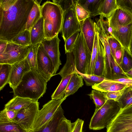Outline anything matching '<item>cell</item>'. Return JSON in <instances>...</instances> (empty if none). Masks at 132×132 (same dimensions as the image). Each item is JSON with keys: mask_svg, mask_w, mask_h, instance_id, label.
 I'll return each mask as SVG.
<instances>
[{"mask_svg": "<svg viewBox=\"0 0 132 132\" xmlns=\"http://www.w3.org/2000/svg\"><path fill=\"white\" fill-rule=\"evenodd\" d=\"M126 88L121 90L104 92V93L107 100H113L117 102Z\"/></svg>", "mask_w": 132, "mask_h": 132, "instance_id": "cell-45", "label": "cell"}, {"mask_svg": "<svg viewBox=\"0 0 132 132\" xmlns=\"http://www.w3.org/2000/svg\"><path fill=\"white\" fill-rule=\"evenodd\" d=\"M19 111L4 108L0 112V123H16V118Z\"/></svg>", "mask_w": 132, "mask_h": 132, "instance_id": "cell-32", "label": "cell"}, {"mask_svg": "<svg viewBox=\"0 0 132 132\" xmlns=\"http://www.w3.org/2000/svg\"><path fill=\"white\" fill-rule=\"evenodd\" d=\"M66 98L52 100L44 105L38 113L31 132L39 129L47 123Z\"/></svg>", "mask_w": 132, "mask_h": 132, "instance_id": "cell-8", "label": "cell"}, {"mask_svg": "<svg viewBox=\"0 0 132 132\" xmlns=\"http://www.w3.org/2000/svg\"><path fill=\"white\" fill-rule=\"evenodd\" d=\"M61 105L51 119L39 129L31 132H56L57 127L62 119L65 117Z\"/></svg>", "mask_w": 132, "mask_h": 132, "instance_id": "cell-18", "label": "cell"}, {"mask_svg": "<svg viewBox=\"0 0 132 132\" xmlns=\"http://www.w3.org/2000/svg\"><path fill=\"white\" fill-rule=\"evenodd\" d=\"M108 19L110 26L114 30L132 23V15L119 7L113 12Z\"/></svg>", "mask_w": 132, "mask_h": 132, "instance_id": "cell-14", "label": "cell"}, {"mask_svg": "<svg viewBox=\"0 0 132 132\" xmlns=\"http://www.w3.org/2000/svg\"><path fill=\"white\" fill-rule=\"evenodd\" d=\"M118 7L132 15V0H116Z\"/></svg>", "mask_w": 132, "mask_h": 132, "instance_id": "cell-44", "label": "cell"}, {"mask_svg": "<svg viewBox=\"0 0 132 132\" xmlns=\"http://www.w3.org/2000/svg\"><path fill=\"white\" fill-rule=\"evenodd\" d=\"M57 35L51 39L45 38L41 42L52 61L54 69V75L61 64L59 44L60 40Z\"/></svg>", "mask_w": 132, "mask_h": 132, "instance_id": "cell-12", "label": "cell"}, {"mask_svg": "<svg viewBox=\"0 0 132 132\" xmlns=\"http://www.w3.org/2000/svg\"><path fill=\"white\" fill-rule=\"evenodd\" d=\"M72 128V123L65 117L60 121L56 132H71Z\"/></svg>", "mask_w": 132, "mask_h": 132, "instance_id": "cell-43", "label": "cell"}, {"mask_svg": "<svg viewBox=\"0 0 132 132\" xmlns=\"http://www.w3.org/2000/svg\"><path fill=\"white\" fill-rule=\"evenodd\" d=\"M129 78H132V69L126 73Z\"/></svg>", "mask_w": 132, "mask_h": 132, "instance_id": "cell-52", "label": "cell"}, {"mask_svg": "<svg viewBox=\"0 0 132 132\" xmlns=\"http://www.w3.org/2000/svg\"><path fill=\"white\" fill-rule=\"evenodd\" d=\"M52 1L59 5L64 12L72 6L74 3L75 0H53Z\"/></svg>", "mask_w": 132, "mask_h": 132, "instance_id": "cell-47", "label": "cell"}, {"mask_svg": "<svg viewBox=\"0 0 132 132\" xmlns=\"http://www.w3.org/2000/svg\"><path fill=\"white\" fill-rule=\"evenodd\" d=\"M107 40L112 54L114 57L116 50L122 46L119 42L113 36L108 38Z\"/></svg>", "mask_w": 132, "mask_h": 132, "instance_id": "cell-46", "label": "cell"}, {"mask_svg": "<svg viewBox=\"0 0 132 132\" xmlns=\"http://www.w3.org/2000/svg\"><path fill=\"white\" fill-rule=\"evenodd\" d=\"M111 80L123 84L132 86V78H123Z\"/></svg>", "mask_w": 132, "mask_h": 132, "instance_id": "cell-50", "label": "cell"}, {"mask_svg": "<svg viewBox=\"0 0 132 132\" xmlns=\"http://www.w3.org/2000/svg\"><path fill=\"white\" fill-rule=\"evenodd\" d=\"M106 128L107 132H132V104L120 109Z\"/></svg>", "mask_w": 132, "mask_h": 132, "instance_id": "cell-5", "label": "cell"}, {"mask_svg": "<svg viewBox=\"0 0 132 132\" xmlns=\"http://www.w3.org/2000/svg\"><path fill=\"white\" fill-rule=\"evenodd\" d=\"M36 71L48 82L54 75V69L51 58L41 43L38 47L37 54Z\"/></svg>", "mask_w": 132, "mask_h": 132, "instance_id": "cell-11", "label": "cell"}, {"mask_svg": "<svg viewBox=\"0 0 132 132\" xmlns=\"http://www.w3.org/2000/svg\"><path fill=\"white\" fill-rule=\"evenodd\" d=\"M122 47L117 49L115 51L114 58L117 63L120 66L123 57Z\"/></svg>", "mask_w": 132, "mask_h": 132, "instance_id": "cell-49", "label": "cell"}, {"mask_svg": "<svg viewBox=\"0 0 132 132\" xmlns=\"http://www.w3.org/2000/svg\"><path fill=\"white\" fill-rule=\"evenodd\" d=\"M122 48L123 57L120 67L126 73L132 69V54L127 49Z\"/></svg>", "mask_w": 132, "mask_h": 132, "instance_id": "cell-37", "label": "cell"}, {"mask_svg": "<svg viewBox=\"0 0 132 132\" xmlns=\"http://www.w3.org/2000/svg\"><path fill=\"white\" fill-rule=\"evenodd\" d=\"M76 73L82 77L87 86H92L95 84H99L104 80L108 79L103 76L82 73L78 71L76 68Z\"/></svg>", "mask_w": 132, "mask_h": 132, "instance_id": "cell-35", "label": "cell"}, {"mask_svg": "<svg viewBox=\"0 0 132 132\" xmlns=\"http://www.w3.org/2000/svg\"><path fill=\"white\" fill-rule=\"evenodd\" d=\"M30 46H23L8 42L4 52L0 55V64L12 65L24 60L27 56Z\"/></svg>", "mask_w": 132, "mask_h": 132, "instance_id": "cell-7", "label": "cell"}, {"mask_svg": "<svg viewBox=\"0 0 132 132\" xmlns=\"http://www.w3.org/2000/svg\"><path fill=\"white\" fill-rule=\"evenodd\" d=\"M81 31V30L77 31L70 36L65 42V54L72 52L77 40Z\"/></svg>", "mask_w": 132, "mask_h": 132, "instance_id": "cell-40", "label": "cell"}, {"mask_svg": "<svg viewBox=\"0 0 132 132\" xmlns=\"http://www.w3.org/2000/svg\"><path fill=\"white\" fill-rule=\"evenodd\" d=\"M75 1L70 8L64 12L61 31L64 42L77 31L81 30L80 22L76 14Z\"/></svg>", "mask_w": 132, "mask_h": 132, "instance_id": "cell-10", "label": "cell"}, {"mask_svg": "<svg viewBox=\"0 0 132 132\" xmlns=\"http://www.w3.org/2000/svg\"><path fill=\"white\" fill-rule=\"evenodd\" d=\"M112 79L115 80L123 78H129L117 63L113 57L112 60Z\"/></svg>", "mask_w": 132, "mask_h": 132, "instance_id": "cell-38", "label": "cell"}, {"mask_svg": "<svg viewBox=\"0 0 132 132\" xmlns=\"http://www.w3.org/2000/svg\"><path fill=\"white\" fill-rule=\"evenodd\" d=\"M75 7L77 17L80 22L90 17V13L80 4L77 0H75Z\"/></svg>", "mask_w": 132, "mask_h": 132, "instance_id": "cell-41", "label": "cell"}, {"mask_svg": "<svg viewBox=\"0 0 132 132\" xmlns=\"http://www.w3.org/2000/svg\"><path fill=\"white\" fill-rule=\"evenodd\" d=\"M33 102H35L31 99L16 96L13 97L6 103L4 108L9 110H20L27 107Z\"/></svg>", "mask_w": 132, "mask_h": 132, "instance_id": "cell-23", "label": "cell"}, {"mask_svg": "<svg viewBox=\"0 0 132 132\" xmlns=\"http://www.w3.org/2000/svg\"><path fill=\"white\" fill-rule=\"evenodd\" d=\"M11 42L23 46L31 45L30 31L26 29L21 32L14 37Z\"/></svg>", "mask_w": 132, "mask_h": 132, "instance_id": "cell-33", "label": "cell"}, {"mask_svg": "<svg viewBox=\"0 0 132 132\" xmlns=\"http://www.w3.org/2000/svg\"><path fill=\"white\" fill-rule=\"evenodd\" d=\"M118 7L116 0H102L99 8L98 14L109 18Z\"/></svg>", "mask_w": 132, "mask_h": 132, "instance_id": "cell-26", "label": "cell"}, {"mask_svg": "<svg viewBox=\"0 0 132 132\" xmlns=\"http://www.w3.org/2000/svg\"><path fill=\"white\" fill-rule=\"evenodd\" d=\"M80 22L81 30L87 44L92 53L96 32L95 22L89 17Z\"/></svg>", "mask_w": 132, "mask_h": 132, "instance_id": "cell-15", "label": "cell"}, {"mask_svg": "<svg viewBox=\"0 0 132 132\" xmlns=\"http://www.w3.org/2000/svg\"><path fill=\"white\" fill-rule=\"evenodd\" d=\"M104 48L98 36L97 52L94 68L93 75L104 77Z\"/></svg>", "mask_w": 132, "mask_h": 132, "instance_id": "cell-21", "label": "cell"}, {"mask_svg": "<svg viewBox=\"0 0 132 132\" xmlns=\"http://www.w3.org/2000/svg\"><path fill=\"white\" fill-rule=\"evenodd\" d=\"M8 42L0 40V55L4 52L7 46Z\"/></svg>", "mask_w": 132, "mask_h": 132, "instance_id": "cell-51", "label": "cell"}, {"mask_svg": "<svg viewBox=\"0 0 132 132\" xmlns=\"http://www.w3.org/2000/svg\"><path fill=\"white\" fill-rule=\"evenodd\" d=\"M34 0H0V40L8 42L26 29Z\"/></svg>", "mask_w": 132, "mask_h": 132, "instance_id": "cell-1", "label": "cell"}, {"mask_svg": "<svg viewBox=\"0 0 132 132\" xmlns=\"http://www.w3.org/2000/svg\"><path fill=\"white\" fill-rule=\"evenodd\" d=\"M130 52L132 54V36L130 45Z\"/></svg>", "mask_w": 132, "mask_h": 132, "instance_id": "cell-53", "label": "cell"}, {"mask_svg": "<svg viewBox=\"0 0 132 132\" xmlns=\"http://www.w3.org/2000/svg\"><path fill=\"white\" fill-rule=\"evenodd\" d=\"M95 25L96 31L99 35L107 39L113 37V30L110 26L108 18L103 15H100Z\"/></svg>", "mask_w": 132, "mask_h": 132, "instance_id": "cell-22", "label": "cell"}, {"mask_svg": "<svg viewBox=\"0 0 132 132\" xmlns=\"http://www.w3.org/2000/svg\"><path fill=\"white\" fill-rule=\"evenodd\" d=\"M73 74L62 78L60 82L51 96L52 100H60L64 98L65 90Z\"/></svg>", "mask_w": 132, "mask_h": 132, "instance_id": "cell-29", "label": "cell"}, {"mask_svg": "<svg viewBox=\"0 0 132 132\" xmlns=\"http://www.w3.org/2000/svg\"><path fill=\"white\" fill-rule=\"evenodd\" d=\"M72 53L77 70L81 73L86 74L90 63L92 53L87 44L81 30Z\"/></svg>", "mask_w": 132, "mask_h": 132, "instance_id": "cell-4", "label": "cell"}, {"mask_svg": "<svg viewBox=\"0 0 132 132\" xmlns=\"http://www.w3.org/2000/svg\"><path fill=\"white\" fill-rule=\"evenodd\" d=\"M47 82L36 71L31 70L24 75L19 84L13 90V97L18 96L38 102L46 92Z\"/></svg>", "mask_w": 132, "mask_h": 132, "instance_id": "cell-2", "label": "cell"}, {"mask_svg": "<svg viewBox=\"0 0 132 132\" xmlns=\"http://www.w3.org/2000/svg\"><path fill=\"white\" fill-rule=\"evenodd\" d=\"M131 88L132 90V86H131Z\"/></svg>", "mask_w": 132, "mask_h": 132, "instance_id": "cell-54", "label": "cell"}, {"mask_svg": "<svg viewBox=\"0 0 132 132\" xmlns=\"http://www.w3.org/2000/svg\"><path fill=\"white\" fill-rule=\"evenodd\" d=\"M42 16L53 26L58 35L61 31L64 12L57 4L47 1L41 6Z\"/></svg>", "mask_w": 132, "mask_h": 132, "instance_id": "cell-6", "label": "cell"}, {"mask_svg": "<svg viewBox=\"0 0 132 132\" xmlns=\"http://www.w3.org/2000/svg\"><path fill=\"white\" fill-rule=\"evenodd\" d=\"M120 109L117 102L112 100H108L102 107L94 112L90 121L89 129L98 130L106 128Z\"/></svg>", "mask_w": 132, "mask_h": 132, "instance_id": "cell-3", "label": "cell"}, {"mask_svg": "<svg viewBox=\"0 0 132 132\" xmlns=\"http://www.w3.org/2000/svg\"><path fill=\"white\" fill-rule=\"evenodd\" d=\"M88 95L91 99L93 100L95 104V112L102 107L108 100L104 92L98 90L93 89Z\"/></svg>", "mask_w": 132, "mask_h": 132, "instance_id": "cell-31", "label": "cell"}, {"mask_svg": "<svg viewBox=\"0 0 132 132\" xmlns=\"http://www.w3.org/2000/svg\"><path fill=\"white\" fill-rule=\"evenodd\" d=\"M102 0H77L90 14V17L99 15L98 10Z\"/></svg>", "mask_w": 132, "mask_h": 132, "instance_id": "cell-28", "label": "cell"}, {"mask_svg": "<svg viewBox=\"0 0 132 132\" xmlns=\"http://www.w3.org/2000/svg\"><path fill=\"white\" fill-rule=\"evenodd\" d=\"M30 46L28 53L26 58L30 66L31 70H37V54L40 44Z\"/></svg>", "mask_w": 132, "mask_h": 132, "instance_id": "cell-36", "label": "cell"}, {"mask_svg": "<svg viewBox=\"0 0 132 132\" xmlns=\"http://www.w3.org/2000/svg\"><path fill=\"white\" fill-rule=\"evenodd\" d=\"M82 120L78 118L73 123H72V128L71 132H83L82 128L84 123Z\"/></svg>", "mask_w": 132, "mask_h": 132, "instance_id": "cell-48", "label": "cell"}, {"mask_svg": "<svg viewBox=\"0 0 132 132\" xmlns=\"http://www.w3.org/2000/svg\"><path fill=\"white\" fill-rule=\"evenodd\" d=\"M98 38V34L96 30L95 39L92 53L90 63L86 74L93 75L94 68L97 52Z\"/></svg>", "mask_w": 132, "mask_h": 132, "instance_id": "cell-39", "label": "cell"}, {"mask_svg": "<svg viewBox=\"0 0 132 132\" xmlns=\"http://www.w3.org/2000/svg\"><path fill=\"white\" fill-rule=\"evenodd\" d=\"M130 86L115 82L111 79H107L99 84H95L92 87L93 89L106 92L121 90Z\"/></svg>", "mask_w": 132, "mask_h": 132, "instance_id": "cell-19", "label": "cell"}, {"mask_svg": "<svg viewBox=\"0 0 132 132\" xmlns=\"http://www.w3.org/2000/svg\"><path fill=\"white\" fill-rule=\"evenodd\" d=\"M39 103L33 102L20 110L17 115L16 124L25 132H31L39 110Z\"/></svg>", "mask_w": 132, "mask_h": 132, "instance_id": "cell-9", "label": "cell"}, {"mask_svg": "<svg viewBox=\"0 0 132 132\" xmlns=\"http://www.w3.org/2000/svg\"><path fill=\"white\" fill-rule=\"evenodd\" d=\"M41 6L37 0L34 3L29 15L26 26V29L30 31L42 16Z\"/></svg>", "mask_w": 132, "mask_h": 132, "instance_id": "cell-25", "label": "cell"}, {"mask_svg": "<svg viewBox=\"0 0 132 132\" xmlns=\"http://www.w3.org/2000/svg\"><path fill=\"white\" fill-rule=\"evenodd\" d=\"M0 132H25L16 123H0Z\"/></svg>", "mask_w": 132, "mask_h": 132, "instance_id": "cell-42", "label": "cell"}, {"mask_svg": "<svg viewBox=\"0 0 132 132\" xmlns=\"http://www.w3.org/2000/svg\"><path fill=\"white\" fill-rule=\"evenodd\" d=\"M120 109H123L132 104V90L131 86L126 88L117 102Z\"/></svg>", "mask_w": 132, "mask_h": 132, "instance_id": "cell-34", "label": "cell"}, {"mask_svg": "<svg viewBox=\"0 0 132 132\" xmlns=\"http://www.w3.org/2000/svg\"><path fill=\"white\" fill-rule=\"evenodd\" d=\"M12 66L11 72L8 84L13 90L20 83L24 75L31 69L26 58L12 65Z\"/></svg>", "mask_w": 132, "mask_h": 132, "instance_id": "cell-13", "label": "cell"}, {"mask_svg": "<svg viewBox=\"0 0 132 132\" xmlns=\"http://www.w3.org/2000/svg\"><path fill=\"white\" fill-rule=\"evenodd\" d=\"M66 54L67 60L65 63L60 72L55 75H60L62 78L76 72V67L72 52Z\"/></svg>", "mask_w": 132, "mask_h": 132, "instance_id": "cell-27", "label": "cell"}, {"mask_svg": "<svg viewBox=\"0 0 132 132\" xmlns=\"http://www.w3.org/2000/svg\"><path fill=\"white\" fill-rule=\"evenodd\" d=\"M11 65L0 64V90H2L8 84L11 72Z\"/></svg>", "mask_w": 132, "mask_h": 132, "instance_id": "cell-30", "label": "cell"}, {"mask_svg": "<svg viewBox=\"0 0 132 132\" xmlns=\"http://www.w3.org/2000/svg\"><path fill=\"white\" fill-rule=\"evenodd\" d=\"M112 35L119 42L122 47L130 52V45L132 36V23L117 29L113 30Z\"/></svg>", "mask_w": 132, "mask_h": 132, "instance_id": "cell-16", "label": "cell"}, {"mask_svg": "<svg viewBox=\"0 0 132 132\" xmlns=\"http://www.w3.org/2000/svg\"><path fill=\"white\" fill-rule=\"evenodd\" d=\"M84 85L82 77L76 72L73 73L65 90L64 97L73 94Z\"/></svg>", "mask_w": 132, "mask_h": 132, "instance_id": "cell-24", "label": "cell"}, {"mask_svg": "<svg viewBox=\"0 0 132 132\" xmlns=\"http://www.w3.org/2000/svg\"><path fill=\"white\" fill-rule=\"evenodd\" d=\"M31 45L39 44L45 38L44 19L42 16L30 30Z\"/></svg>", "mask_w": 132, "mask_h": 132, "instance_id": "cell-20", "label": "cell"}, {"mask_svg": "<svg viewBox=\"0 0 132 132\" xmlns=\"http://www.w3.org/2000/svg\"><path fill=\"white\" fill-rule=\"evenodd\" d=\"M98 35L104 50V77L107 79H112V60L113 57L112 54L107 38Z\"/></svg>", "mask_w": 132, "mask_h": 132, "instance_id": "cell-17", "label": "cell"}]
</instances>
